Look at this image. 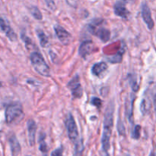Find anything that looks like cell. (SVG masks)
<instances>
[{"label":"cell","instance_id":"obj_1","mask_svg":"<svg viewBox=\"0 0 156 156\" xmlns=\"http://www.w3.org/2000/svg\"><path fill=\"white\" fill-rule=\"evenodd\" d=\"M114 104L112 102L108 105L104 119V129L101 142L102 148L105 153H108V151L110 148V140H111L113 125H114Z\"/></svg>","mask_w":156,"mask_h":156},{"label":"cell","instance_id":"obj_2","mask_svg":"<svg viewBox=\"0 0 156 156\" xmlns=\"http://www.w3.org/2000/svg\"><path fill=\"white\" fill-rule=\"evenodd\" d=\"M5 121L8 124H15L24 118V113L20 102H15L9 104L5 110Z\"/></svg>","mask_w":156,"mask_h":156},{"label":"cell","instance_id":"obj_3","mask_svg":"<svg viewBox=\"0 0 156 156\" xmlns=\"http://www.w3.org/2000/svg\"><path fill=\"white\" fill-rule=\"evenodd\" d=\"M104 20L102 18L94 19L88 25V30L94 36H97L103 42H107L111 38V32L108 29L101 27Z\"/></svg>","mask_w":156,"mask_h":156},{"label":"cell","instance_id":"obj_4","mask_svg":"<svg viewBox=\"0 0 156 156\" xmlns=\"http://www.w3.org/2000/svg\"><path fill=\"white\" fill-rule=\"evenodd\" d=\"M30 59L34 68L39 74L47 77L50 76V67L39 52H33L30 54Z\"/></svg>","mask_w":156,"mask_h":156},{"label":"cell","instance_id":"obj_5","mask_svg":"<svg viewBox=\"0 0 156 156\" xmlns=\"http://www.w3.org/2000/svg\"><path fill=\"white\" fill-rule=\"evenodd\" d=\"M65 125L70 140L73 142H77L79 139V131L74 117L71 113H69L66 116Z\"/></svg>","mask_w":156,"mask_h":156},{"label":"cell","instance_id":"obj_6","mask_svg":"<svg viewBox=\"0 0 156 156\" xmlns=\"http://www.w3.org/2000/svg\"><path fill=\"white\" fill-rule=\"evenodd\" d=\"M68 88L71 90L72 95L74 98H81L83 95L82 85L80 84V79L79 75H76L67 85Z\"/></svg>","mask_w":156,"mask_h":156},{"label":"cell","instance_id":"obj_7","mask_svg":"<svg viewBox=\"0 0 156 156\" xmlns=\"http://www.w3.org/2000/svg\"><path fill=\"white\" fill-rule=\"evenodd\" d=\"M54 30L56 36L62 44H65V45L69 44L72 39V35H70L69 32H68L64 28L59 25H55Z\"/></svg>","mask_w":156,"mask_h":156},{"label":"cell","instance_id":"obj_8","mask_svg":"<svg viewBox=\"0 0 156 156\" xmlns=\"http://www.w3.org/2000/svg\"><path fill=\"white\" fill-rule=\"evenodd\" d=\"M142 16H143V20H144L145 23L147 25L148 28L149 30L153 29L154 26H155V22H154L153 19L152 18V13L149 7L146 3H143L142 5Z\"/></svg>","mask_w":156,"mask_h":156},{"label":"cell","instance_id":"obj_9","mask_svg":"<svg viewBox=\"0 0 156 156\" xmlns=\"http://www.w3.org/2000/svg\"><path fill=\"white\" fill-rule=\"evenodd\" d=\"M94 44L92 41H85L81 44L79 48V54L82 58H85L88 55L94 51Z\"/></svg>","mask_w":156,"mask_h":156},{"label":"cell","instance_id":"obj_10","mask_svg":"<svg viewBox=\"0 0 156 156\" xmlns=\"http://www.w3.org/2000/svg\"><path fill=\"white\" fill-rule=\"evenodd\" d=\"M114 13L117 16H120L123 18H126L127 19L129 18L130 12H129L127 9H126V6L124 3L121 1H117V2L114 4Z\"/></svg>","mask_w":156,"mask_h":156},{"label":"cell","instance_id":"obj_11","mask_svg":"<svg viewBox=\"0 0 156 156\" xmlns=\"http://www.w3.org/2000/svg\"><path fill=\"white\" fill-rule=\"evenodd\" d=\"M0 31L4 32L6 36L9 38L12 41H15L17 40V35L13 29L6 23L3 18H0Z\"/></svg>","mask_w":156,"mask_h":156},{"label":"cell","instance_id":"obj_12","mask_svg":"<svg viewBox=\"0 0 156 156\" xmlns=\"http://www.w3.org/2000/svg\"><path fill=\"white\" fill-rule=\"evenodd\" d=\"M27 131H28L29 143L30 146H34L35 144V136L37 132V124L34 119H29L27 121Z\"/></svg>","mask_w":156,"mask_h":156},{"label":"cell","instance_id":"obj_13","mask_svg":"<svg viewBox=\"0 0 156 156\" xmlns=\"http://www.w3.org/2000/svg\"><path fill=\"white\" fill-rule=\"evenodd\" d=\"M9 145H10L12 155L18 156L21 152V145H20L19 142L17 139L16 136L15 135H12L9 138Z\"/></svg>","mask_w":156,"mask_h":156},{"label":"cell","instance_id":"obj_14","mask_svg":"<svg viewBox=\"0 0 156 156\" xmlns=\"http://www.w3.org/2000/svg\"><path fill=\"white\" fill-rule=\"evenodd\" d=\"M135 96L130 95L129 98H128L127 101L126 102V114L127 116V119H129V122L132 123L133 120V102Z\"/></svg>","mask_w":156,"mask_h":156},{"label":"cell","instance_id":"obj_15","mask_svg":"<svg viewBox=\"0 0 156 156\" xmlns=\"http://www.w3.org/2000/svg\"><path fill=\"white\" fill-rule=\"evenodd\" d=\"M108 70V65L105 62H99L94 64L91 68V73L93 75L97 76H101L103 73Z\"/></svg>","mask_w":156,"mask_h":156},{"label":"cell","instance_id":"obj_16","mask_svg":"<svg viewBox=\"0 0 156 156\" xmlns=\"http://www.w3.org/2000/svg\"><path fill=\"white\" fill-rule=\"evenodd\" d=\"M36 33L37 35L38 38L40 40V43H41V45L43 47H46L47 46V44H49V40L47 36L46 35V34L44 33V31L41 30V29H37Z\"/></svg>","mask_w":156,"mask_h":156},{"label":"cell","instance_id":"obj_17","mask_svg":"<svg viewBox=\"0 0 156 156\" xmlns=\"http://www.w3.org/2000/svg\"><path fill=\"white\" fill-rule=\"evenodd\" d=\"M44 139H45V135L41 134L39 138V144H40L39 149L40 151L42 152V154H44V156H47V153H48L49 148L48 146H47V143L45 142Z\"/></svg>","mask_w":156,"mask_h":156},{"label":"cell","instance_id":"obj_18","mask_svg":"<svg viewBox=\"0 0 156 156\" xmlns=\"http://www.w3.org/2000/svg\"><path fill=\"white\" fill-rule=\"evenodd\" d=\"M84 151V145L83 142H82V139L80 140H78L76 142V145H75V149H74V153H73V156H82V153Z\"/></svg>","mask_w":156,"mask_h":156},{"label":"cell","instance_id":"obj_19","mask_svg":"<svg viewBox=\"0 0 156 156\" xmlns=\"http://www.w3.org/2000/svg\"><path fill=\"white\" fill-rule=\"evenodd\" d=\"M29 10H30V12L32 15V16L34 18H36L37 20H41L43 18L42 13H41L40 9L37 6H31L29 9Z\"/></svg>","mask_w":156,"mask_h":156},{"label":"cell","instance_id":"obj_20","mask_svg":"<svg viewBox=\"0 0 156 156\" xmlns=\"http://www.w3.org/2000/svg\"><path fill=\"white\" fill-rule=\"evenodd\" d=\"M150 106L151 104L150 102H149V101L147 100L146 98L143 99V101H142L141 106H140V110H141L142 113H143V114H146V113L149 110Z\"/></svg>","mask_w":156,"mask_h":156},{"label":"cell","instance_id":"obj_21","mask_svg":"<svg viewBox=\"0 0 156 156\" xmlns=\"http://www.w3.org/2000/svg\"><path fill=\"white\" fill-rule=\"evenodd\" d=\"M124 52V50H121L117 52L114 57L112 58H108V61L111 63H119L122 61V55H123V53Z\"/></svg>","mask_w":156,"mask_h":156},{"label":"cell","instance_id":"obj_22","mask_svg":"<svg viewBox=\"0 0 156 156\" xmlns=\"http://www.w3.org/2000/svg\"><path fill=\"white\" fill-rule=\"evenodd\" d=\"M140 130H141V126L140 125H136L134 127V129L133 131L132 137L134 139H139L140 137Z\"/></svg>","mask_w":156,"mask_h":156},{"label":"cell","instance_id":"obj_23","mask_svg":"<svg viewBox=\"0 0 156 156\" xmlns=\"http://www.w3.org/2000/svg\"><path fill=\"white\" fill-rule=\"evenodd\" d=\"M117 130L121 136H125V134H126V129H125L123 122H122V120H120V119H119L118 122H117Z\"/></svg>","mask_w":156,"mask_h":156},{"label":"cell","instance_id":"obj_24","mask_svg":"<svg viewBox=\"0 0 156 156\" xmlns=\"http://www.w3.org/2000/svg\"><path fill=\"white\" fill-rule=\"evenodd\" d=\"M129 84H130L131 87H132V89L134 90L135 92H137L139 90V85L137 84V82H136V77H133V76H132V77L129 78Z\"/></svg>","mask_w":156,"mask_h":156},{"label":"cell","instance_id":"obj_25","mask_svg":"<svg viewBox=\"0 0 156 156\" xmlns=\"http://www.w3.org/2000/svg\"><path fill=\"white\" fill-rule=\"evenodd\" d=\"M91 105L94 106L98 107V108H101V106L102 102L99 98L98 97H92L91 99Z\"/></svg>","mask_w":156,"mask_h":156},{"label":"cell","instance_id":"obj_26","mask_svg":"<svg viewBox=\"0 0 156 156\" xmlns=\"http://www.w3.org/2000/svg\"><path fill=\"white\" fill-rule=\"evenodd\" d=\"M21 38H22L23 41H24V43H25V45L27 48L28 49L30 48V47L33 46V42H32V41L30 39V38H27V36H25V35H21Z\"/></svg>","mask_w":156,"mask_h":156},{"label":"cell","instance_id":"obj_27","mask_svg":"<svg viewBox=\"0 0 156 156\" xmlns=\"http://www.w3.org/2000/svg\"><path fill=\"white\" fill-rule=\"evenodd\" d=\"M46 2V5L47 6V7L50 9H51L52 11H55L56 9V3L53 0H44Z\"/></svg>","mask_w":156,"mask_h":156},{"label":"cell","instance_id":"obj_28","mask_svg":"<svg viewBox=\"0 0 156 156\" xmlns=\"http://www.w3.org/2000/svg\"><path fill=\"white\" fill-rule=\"evenodd\" d=\"M66 2L69 6L75 9H76L79 4V0H66Z\"/></svg>","mask_w":156,"mask_h":156},{"label":"cell","instance_id":"obj_29","mask_svg":"<svg viewBox=\"0 0 156 156\" xmlns=\"http://www.w3.org/2000/svg\"><path fill=\"white\" fill-rule=\"evenodd\" d=\"M62 151H63L62 147H59V148L54 150V151L51 153V155L50 156H63L62 155Z\"/></svg>","mask_w":156,"mask_h":156},{"label":"cell","instance_id":"obj_30","mask_svg":"<svg viewBox=\"0 0 156 156\" xmlns=\"http://www.w3.org/2000/svg\"><path fill=\"white\" fill-rule=\"evenodd\" d=\"M153 104H154V108H155V113L156 116V90H155L153 93Z\"/></svg>","mask_w":156,"mask_h":156},{"label":"cell","instance_id":"obj_31","mask_svg":"<svg viewBox=\"0 0 156 156\" xmlns=\"http://www.w3.org/2000/svg\"><path fill=\"white\" fill-rule=\"evenodd\" d=\"M123 1L126 2H134L136 0H123Z\"/></svg>","mask_w":156,"mask_h":156},{"label":"cell","instance_id":"obj_32","mask_svg":"<svg viewBox=\"0 0 156 156\" xmlns=\"http://www.w3.org/2000/svg\"><path fill=\"white\" fill-rule=\"evenodd\" d=\"M150 156H155V154H154V153H153V152H152V153H151Z\"/></svg>","mask_w":156,"mask_h":156},{"label":"cell","instance_id":"obj_33","mask_svg":"<svg viewBox=\"0 0 156 156\" xmlns=\"http://www.w3.org/2000/svg\"><path fill=\"white\" fill-rule=\"evenodd\" d=\"M1 136H2V132L0 131V138H1Z\"/></svg>","mask_w":156,"mask_h":156},{"label":"cell","instance_id":"obj_34","mask_svg":"<svg viewBox=\"0 0 156 156\" xmlns=\"http://www.w3.org/2000/svg\"><path fill=\"white\" fill-rule=\"evenodd\" d=\"M126 156H130V155H129V154H127V155H126Z\"/></svg>","mask_w":156,"mask_h":156}]
</instances>
